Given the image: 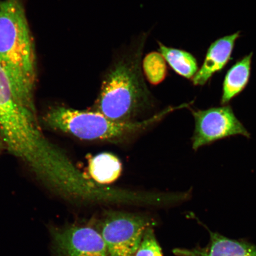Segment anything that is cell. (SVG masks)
<instances>
[{
	"label": "cell",
	"mask_w": 256,
	"mask_h": 256,
	"mask_svg": "<svg viewBox=\"0 0 256 256\" xmlns=\"http://www.w3.org/2000/svg\"><path fill=\"white\" fill-rule=\"evenodd\" d=\"M0 136L9 152L24 162L48 190L76 204L88 202L98 184L41 132L36 112L19 100L0 65Z\"/></svg>",
	"instance_id": "obj_1"
},
{
	"label": "cell",
	"mask_w": 256,
	"mask_h": 256,
	"mask_svg": "<svg viewBox=\"0 0 256 256\" xmlns=\"http://www.w3.org/2000/svg\"><path fill=\"white\" fill-rule=\"evenodd\" d=\"M0 65L19 100L36 112V56L22 0L0 2Z\"/></svg>",
	"instance_id": "obj_2"
},
{
	"label": "cell",
	"mask_w": 256,
	"mask_h": 256,
	"mask_svg": "<svg viewBox=\"0 0 256 256\" xmlns=\"http://www.w3.org/2000/svg\"><path fill=\"white\" fill-rule=\"evenodd\" d=\"M142 46L115 62L106 74L94 110L108 119L127 122L152 104L140 68Z\"/></svg>",
	"instance_id": "obj_3"
},
{
	"label": "cell",
	"mask_w": 256,
	"mask_h": 256,
	"mask_svg": "<svg viewBox=\"0 0 256 256\" xmlns=\"http://www.w3.org/2000/svg\"><path fill=\"white\" fill-rule=\"evenodd\" d=\"M186 108L184 104L170 107L148 119L121 122L96 110H79L62 106L52 108L42 118L44 124L78 138L86 140L118 142L147 129L175 110Z\"/></svg>",
	"instance_id": "obj_4"
},
{
	"label": "cell",
	"mask_w": 256,
	"mask_h": 256,
	"mask_svg": "<svg viewBox=\"0 0 256 256\" xmlns=\"http://www.w3.org/2000/svg\"><path fill=\"white\" fill-rule=\"evenodd\" d=\"M103 240L108 256H134L156 220L146 214L110 210L92 224Z\"/></svg>",
	"instance_id": "obj_5"
},
{
	"label": "cell",
	"mask_w": 256,
	"mask_h": 256,
	"mask_svg": "<svg viewBox=\"0 0 256 256\" xmlns=\"http://www.w3.org/2000/svg\"><path fill=\"white\" fill-rule=\"evenodd\" d=\"M188 108L194 120V130L191 140L192 148L195 152L201 147L232 136H242L250 138V134L236 118L230 105L206 110Z\"/></svg>",
	"instance_id": "obj_6"
},
{
	"label": "cell",
	"mask_w": 256,
	"mask_h": 256,
	"mask_svg": "<svg viewBox=\"0 0 256 256\" xmlns=\"http://www.w3.org/2000/svg\"><path fill=\"white\" fill-rule=\"evenodd\" d=\"M52 256H108L101 236L90 224L51 226Z\"/></svg>",
	"instance_id": "obj_7"
},
{
	"label": "cell",
	"mask_w": 256,
	"mask_h": 256,
	"mask_svg": "<svg viewBox=\"0 0 256 256\" xmlns=\"http://www.w3.org/2000/svg\"><path fill=\"white\" fill-rule=\"evenodd\" d=\"M240 32L227 35L214 41L208 48L202 65L192 80L194 86H203L216 74L225 68L230 60Z\"/></svg>",
	"instance_id": "obj_8"
},
{
	"label": "cell",
	"mask_w": 256,
	"mask_h": 256,
	"mask_svg": "<svg viewBox=\"0 0 256 256\" xmlns=\"http://www.w3.org/2000/svg\"><path fill=\"white\" fill-rule=\"evenodd\" d=\"M210 242L206 247L176 248V256H256V246L250 243L226 238L210 231Z\"/></svg>",
	"instance_id": "obj_9"
},
{
	"label": "cell",
	"mask_w": 256,
	"mask_h": 256,
	"mask_svg": "<svg viewBox=\"0 0 256 256\" xmlns=\"http://www.w3.org/2000/svg\"><path fill=\"white\" fill-rule=\"evenodd\" d=\"M252 53L236 62L226 72L222 84L220 104L227 105L244 90L251 76Z\"/></svg>",
	"instance_id": "obj_10"
},
{
	"label": "cell",
	"mask_w": 256,
	"mask_h": 256,
	"mask_svg": "<svg viewBox=\"0 0 256 256\" xmlns=\"http://www.w3.org/2000/svg\"><path fill=\"white\" fill-rule=\"evenodd\" d=\"M88 171L92 180L106 186L119 178L122 164L119 159L112 154L102 153L90 161Z\"/></svg>",
	"instance_id": "obj_11"
},
{
	"label": "cell",
	"mask_w": 256,
	"mask_h": 256,
	"mask_svg": "<svg viewBox=\"0 0 256 256\" xmlns=\"http://www.w3.org/2000/svg\"><path fill=\"white\" fill-rule=\"evenodd\" d=\"M160 50L174 71L184 78L192 80L198 72L197 60L186 51L168 48L159 43Z\"/></svg>",
	"instance_id": "obj_12"
},
{
	"label": "cell",
	"mask_w": 256,
	"mask_h": 256,
	"mask_svg": "<svg viewBox=\"0 0 256 256\" xmlns=\"http://www.w3.org/2000/svg\"><path fill=\"white\" fill-rule=\"evenodd\" d=\"M143 70L147 80L152 85L161 83L167 75V66L161 53L148 54L144 59Z\"/></svg>",
	"instance_id": "obj_13"
},
{
	"label": "cell",
	"mask_w": 256,
	"mask_h": 256,
	"mask_svg": "<svg viewBox=\"0 0 256 256\" xmlns=\"http://www.w3.org/2000/svg\"><path fill=\"white\" fill-rule=\"evenodd\" d=\"M134 256H163L161 247L156 238L154 228L147 230Z\"/></svg>",
	"instance_id": "obj_14"
},
{
	"label": "cell",
	"mask_w": 256,
	"mask_h": 256,
	"mask_svg": "<svg viewBox=\"0 0 256 256\" xmlns=\"http://www.w3.org/2000/svg\"><path fill=\"white\" fill-rule=\"evenodd\" d=\"M4 147H5L4 144L2 142L1 136H0V153H1L2 150L4 148Z\"/></svg>",
	"instance_id": "obj_15"
}]
</instances>
